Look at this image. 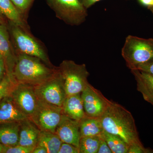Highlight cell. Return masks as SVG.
Segmentation results:
<instances>
[{
	"instance_id": "ba28073f",
	"label": "cell",
	"mask_w": 153,
	"mask_h": 153,
	"mask_svg": "<svg viewBox=\"0 0 153 153\" xmlns=\"http://www.w3.org/2000/svg\"><path fill=\"white\" fill-rule=\"evenodd\" d=\"M62 108L38 98L37 106L30 118L41 131L55 133L62 114Z\"/></svg>"
},
{
	"instance_id": "ffe728a7",
	"label": "cell",
	"mask_w": 153,
	"mask_h": 153,
	"mask_svg": "<svg viewBox=\"0 0 153 153\" xmlns=\"http://www.w3.org/2000/svg\"><path fill=\"white\" fill-rule=\"evenodd\" d=\"M62 143L55 133L41 131L37 145L45 148L48 153H58Z\"/></svg>"
},
{
	"instance_id": "836d02e7",
	"label": "cell",
	"mask_w": 153,
	"mask_h": 153,
	"mask_svg": "<svg viewBox=\"0 0 153 153\" xmlns=\"http://www.w3.org/2000/svg\"><path fill=\"white\" fill-rule=\"evenodd\" d=\"M3 146L0 143V153H2Z\"/></svg>"
},
{
	"instance_id": "cb8c5ba5",
	"label": "cell",
	"mask_w": 153,
	"mask_h": 153,
	"mask_svg": "<svg viewBox=\"0 0 153 153\" xmlns=\"http://www.w3.org/2000/svg\"><path fill=\"white\" fill-rule=\"evenodd\" d=\"M34 148L19 145L13 146H3L2 153H33Z\"/></svg>"
},
{
	"instance_id": "9a60e30c",
	"label": "cell",
	"mask_w": 153,
	"mask_h": 153,
	"mask_svg": "<svg viewBox=\"0 0 153 153\" xmlns=\"http://www.w3.org/2000/svg\"><path fill=\"white\" fill-rule=\"evenodd\" d=\"M62 108L63 114L74 120L79 122L86 116L81 94L67 96Z\"/></svg>"
},
{
	"instance_id": "2e32d148",
	"label": "cell",
	"mask_w": 153,
	"mask_h": 153,
	"mask_svg": "<svg viewBox=\"0 0 153 153\" xmlns=\"http://www.w3.org/2000/svg\"><path fill=\"white\" fill-rule=\"evenodd\" d=\"M131 71L136 81L137 90L145 101L153 105V75L137 69Z\"/></svg>"
},
{
	"instance_id": "277c9868",
	"label": "cell",
	"mask_w": 153,
	"mask_h": 153,
	"mask_svg": "<svg viewBox=\"0 0 153 153\" xmlns=\"http://www.w3.org/2000/svg\"><path fill=\"white\" fill-rule=\"evenodd\" d=\"M58 68L64 80L67 96L81 94L89 84L88 81L89 73L85 64L64 60Z\"/></svg>"
},
{
	"instance_id": "4dcf8cb0",
	"label": "cell",
	"mask_w": 153,
	"mask_h": 153,
	"mask_svg": "<svg viewBox=\"0 0 153 153\" xmlns=\"http://www.w3.org/2000/svg\"><path fill=\"white\" fill-rule=\"evenodd\" d=\"M140 3L146 6L153 15V0H139Z\"/></svg>"
},
{
	"instance_id": "9c48e42d",
	"label": "cell",
	"mask_w": 153,
	"mask_h": 153,
	"mask_svg": "<svg viewBox=\"0 0 153 153\" xmlns=\"http://www.w3.org/2000/svg\"><path fill=\"white\" fill-rule=\"evenodd\" d=\"M81 97L85 115L88 117H101L111 102L90 83L81 92Z\"/></svg>"
},
{
	"instance_id": "ac0fdd59",
	"label": "cell",
	"mask_w": 153,
	"mask_h": 153,
	"mask_svg": "<svg viewBox=\"0 0 153 153\" xmlns=\"http://www.w3.org/2000/svg\"><path fill=\"white\" fill-rule=\"evenodd\" d=\"M0 15H3L11 22L28 31L27 26L23 16L11 0H0Z\"/></svg>"
},
{
	"instance_id": "e575fe53",
	"label": "cell",
	"mask_w": 153,
	"mask_h": 153,
	"mask_svg": "<svg viewBox=\"0 0 153 153\" xmlns=\"http://www.w3.org/2000/svg\"><path fill=\"white\" fill-rule=\"evenodd\" d=\"M0 24H3L1 18V16H0Z\"/></svg>"
},
{
	"instance_id": "30bf717a",
	"label": "cell",
	"mask_w": 153,
	"mask_h": 153,
	"mask_svg": "<svg viewBox=\"0 0 153 153\" xmlns=\"http://www.w3.org/2000/svg\"><path fill=\"white\" fill-rule=\"evenodd\" d=\"M10 96L20 110L30 118L35 111L38 103V98L34 86L17 82Z\"/></svg>"
},
{
	"instance_id": "4fadbf2b",
	"label": "cell",
	"mask_w": 153,
	"mask_h": 153,
	"mask_svg": "<svg viewBox=\"0 0 153 153\" xmlns=\"http://www.w3.org/2000/svg\"><path fill=\"white\" fill-rule=\"evenodd\" d=\"M41 130L29 118L20 122L18 145L35 148Z\"/></svg>"
},
{
	"instance_id": "603a6c76",
	"label": "cell",
	"mask_w": 153,
	"mask_h": 153,
	"mask_svg": "<svg viewBox=\"0 0 153 153\" xmlns=\"http://www.w3.org/2000/svg\"><path fill=\"white\" fill-rule=\"evenodd\" d=\"M17 83L13 77L7 73L6 74L2 81L0 83V101L3 98L10 95Z\"/></svg>"
},
{
	"instance_id": "f1b7e54d",
	"label": "cell",
	"mask_w": 153,
	"mask_h": 153,
	"mask_svg": "<svg viewBox=\"0 0 153 153\" xmlns=\"http://www.w3.org/2000/svg\"><path fill=\"white\" fill-rule=\"evenodd\" d=\"M137 69L153 75V59L140 66Z\"/></svg>"
},
{
	"instance_id": "d4e9b609",
	"label": "cell",
	"mask_w": 153,
	"mask_h": 153,
	"mask_svg": "<svg viewBox=\"0 0 153 153\" xmlns=\"http://www.w3.org/2000/svg\"><path fill=\"white\" fill-rule=\"evenodd\" d=\"M22 16L27 13L34 0H11Z\"/></svg>"
},
{
	"instance_id": "3957f363",
	"label": "cell",
	"mask_w": 153,
	"mask_h": 153,
	"mask_svg": "<svg viewBox=\"0 0 153 153\" xmlns=\"http://www.w3.org/2000/svg\"><path fill=\"white\" fill-rule=\"evenodd\" d=\"M122 55L131 70L153 59V39H145L129 35L126 38Z\"/></svg>"
},
{
	"instance_id": "d6986e66",
	"label": "cell",
	"mask_w": 153,
	"mask_h": 153,
	"mask_svg": "<svg viewBox=\"0 0 153 153\" xmlns=\"http://www.w3.org/2000/svg\"><path fill=\"white\" fill-rule=\"evenodd\" d=\"M80 138L100 134L103 131L100 117L85 116L79 121Z\"/></svg>"
},
{
	"instance_id": "1f68e13d",
	"label": "cell",
	"mask_w": 153,
	"mask_h": 153,
	"mask_svg": "<svg viewBox=\"0 0 153 153\" xmlns=\"http://www.w3.org/2000/svg\"><path fill=\"white\" fill-rule=\"evenodd\" d=\"M100 0H79L85 8L90 7L91 6L93 5L94 4Z\"/></svg>"
},
{
	"instance_id": "7402d4cb",
	"label": "cell",
	"mask_w": 153,
	"mask_h": 153,
	"mask_svg": "<svg viewBox=\"0 0 153 153\" xmlns=\"http://www.w3.org/2000/svg\"><path fill=\"white\" fill-rule=\"evenodd\" d=\"M99 141V135L80 138L79 153H97Z\"/></svg>"
},
{
	"instance_id": "5b68a950",
	"label": "cell",
	"mask_w": 153,
	"mask_h": 153,
	"mask_svg": "<svg viewBox=\"0 0 153 153\" xmlns=\"http://www.w3.org/2000/svg\"><path fill=\"white\" fill-rule=\"evenodd\" d=\"M10 31L18 53L38 57L50 67H55L51 63L44 47L28 31L11 22Z\"/></svg>"
},
{
	"instance_id": "8fae6325",
	"label": "cell",
	"mask_w": 153,
	"mask_h": 153,
	"mask_svg": "<svg viewBox=\"0 0 153 153\" xmlns=\"http://www.w3.org/2000/svg\"><path fill=\"white\" fill-rule=\"evenodd\" d=\"M55 133L62 142L68 143L79 148L80 140L79 122L63 114Z\"/></svg>"
},
{
	"instance_id": "44dd1931",
	"label": "cell",
	"mask_w": 153,
	"mask_h": 153,
	"mask_svg": "<svg viewBox=\"0 0 153 153\" xmlns=\"http://www.w3.org/2000/svg\"><path fill=\"white\" fill-rule=\"evenodd\" d=\"M102 135L112 153H128L129 146L119 137L104 130Z\"/></svg>"
},
{
	"instance_id": "f546056e",
	"label": "cell",
	"mask_w": 153,
	"mask_h": 153,
	"mask_svg": "<svg viewBox=\"0 0 153 153\" xmlns=\"http://www.w3.org/2000/svg\"><path fill=\"white\" fill-rule=\"evenodd\" d=\"M7 73V68L4 60L0 55V83L2 81Z\"/></svg>"
},
{
	"instance_id": "8992f818",
	"label": "cell",
	"mask_w": 153,
	"mask_h": 153,
	"mask_svg": "<svg viewBox=\"0 0 153 153\" xmlns=\"http://www.w3.org/2000/svg\"><path fill=\"white\" fill-rule=\"evenodd\" d=\"M34 86L37 97L39 99L62 107L67 97L64 80L58 70L52 77Z\"/></svg>"
},
{
	"instance_id": "7c38bea8",
	"label": "cell",
	"mask_w": 153,
	"mask_h": 153,
	"mask_svg": "<svg viewBox=\"0 0 153 153\" xmlns=\"http://www.w3.org/2000/svg\"><path fill=\"white\" fill-rule=\"evenodd\" d=\"M0 55L4 60L7 74L13 77V71L17 55L12 48L7 28L3 24H0Z\"/></svg>"
},
{
	"instance_id": "484cf974",
	"label": "cell",
	"mask_w": 153,
	"mask_h": 153,
	"mask_svg": "<svg viewBox=\"0 0 153 153\" xmlns=\"http://www.w3.org/2000/svg\"><path fill=\"white\" fill-rule=\"evenodd\" d=\"M58 153H79V148L66 143H62Z\"/></svg>"
},
{
	"instance_id": "7a4b0ae2",
	"label": "cell",
	"mask_w": 153,
	"mask_h": 153,
	"mask_svg": "<svg viewBox=\"0 0 153 153\" xmlns=\"http://www.w3.org/2000/svg\"><path fill=\"white\" fill-rule=\"evenodd\" d=\"M58 67H51L38 57L17 53L13 76L18 83L35 86L52 77Z\"/></svg>"
},
{
	"instance_id": "d6a6232c",
	"label": "cell",
	"mask_w": 153,
	"mask_h": 153,
	"mask_svg": "<svg viewBox=\"0 0 153 153\" xmlns=\"http://www.w3.org/2000/svg\"><path fill=\"white\" fill-rule=\"evenodd\" d=\"M33 153H48L46 149L41 146L37 145L33 150Z\"/></svg>"
},
{
	"instance_id": "e0dca14e",
	"label": "cell",
	"mask_w": 153,
	"mask_h": 153,
	"mask_svg": "<svg viewBox=\"0 0 153 153\" xmlns=\"http://www.w3.org/2000/svg\"><path fill=\"white\" fill-rule=\"evenodd\" d=\"M20 122H11L0 124V143L3 146L18 145Z\"/></svg>"
},
{
	"instance_id": "52a82bcc",
	"label": "cell",
	"mask_w": 153,
	"mask_h": 153,
	"mask_svg": "<svg viewBox=\"0 0 153 153\" xmlns=\"http://www.w3.org/2000/svg\"><path fill=\"white\" fill-rule=\"evenodd\" d=\"M56 16L66 24L79 25L87 16L86 8L79 0H47Z\"/></svg>"
},
{
	"instance_id": "5bb4252c",
	"label": "cell",
	"mask_w": 153,
	"mask_h": 153,
	"mask_svg": "<svg viewBox=\"0 0 153 153\" xmlns=\"http://www.w3.org/2000/svg\"><path fill=\"white\" fill-rule=\"evenodd\" d=\"M28 118L15 104L9 95L0 101V124L11 122H20Z\"/></svg>"
},
{
	"instance_id": "4316f807",
	"label": "cell",
	"mask_w": 153,
	"mask_h": 153,
	"mask_svg": "<svg viewBox=\"0 0 153 153\" xmlns=\"http://www.w3.org/2000/svg\"><path fill=\"white\" fill-rule=\"evenodd\" d=\"M100 141L97 153H112L102 134L99 135Z\"/></svg>"
},
{
	"instance_id": "83f0119b",
	"label": "cell",
	"mask_w": 153,
	"mask_h": 153,
	"mask_svg": "<svg viewBox=\"0 0 153 153\" xmlns=\"http://www.w3.org/2000/svg\"><path fill=\"white\" fill-rule=\"evenodd\" d=\"M153 150L149 148H146L143 146H130L128 153H152Z\"/></svg>"
},
{
	"instance_id": "6da1fadb",
	"label": "cell",
	"mask_w": 153,
	"mask_h": 153,
	"mask_svg": "<svg viewBox=\"0 0 153 153\" xmlns=\"http://www.w3.org/2000/svg\"><path fill=\"white\" fill-rule=\"evenodd\" d=\"M100 118L105 131L119 137L129 146H143L140 140L133 116L122 105L111 101Z\"/></svg>"
}]
</instances>
